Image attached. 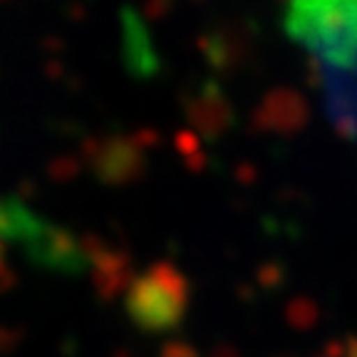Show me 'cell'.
Listing matches in <instances>:
<instances>
[{
	"label": "cell",
	"mask_w": 357,
	"mask_h": 357,
	"mask_svg": "<svg viewBox=\"0 0 357 357\" xmlns=\"http://www.w3.org/2000/svg\"><path fill=\"white\" fill-rule=\"evenodd\" d=\"M283 25L312 67L357 57V0H288Z\"/></svg>",
	"instance_id": "6da1fadb"
},
{
	"label": "cell",
	"mask_w": 357,
	"mask_h": 357,
	"mask_svg": "<svg viewBox=\"0 0 357 357\" xmlns=\"http://www.w3.org/2000/svg\"><path fill=\"white\" fill-rule=\"evenodd\" d=\"M330 122L347 139L357 142V57L337 65L312 67Z\"/></svg>",
	"instance_id": "7a4b0ae2"
}]
</instances>
